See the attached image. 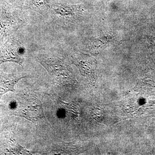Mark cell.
Returning a JSON list of instances; mask_svg holds the SVG:
<instances>
[{
	"mask_svg": "<svg viewBox=\"0 0 155 155\" xmlns=\"http://www.w3.org/2000/svg\"><path fill=\"white\" fill-rule=\"evenodd\" d=\"M19 114L31 121H35L44 116L41 103L38 100L29 97H23L19 105Z\"/></svg>",
	"mask_w": 155,
	"mask_h": 155,
	"instance_id": "obj_4",
	"label": "cell"
},
{
	"mask_svg": "<svg viewBox=\"0 0 155 155\" xmlns=\"http://www.w3.org/2000/svg\"><path fill=\"white\" fill-rule=\"evenodd\" d=\"M37 59L47 70L49 75L56 83H63L69 74L68 66L58 55L43 54L39 55Z\"/></svg>",
	"mask_w": 155,
	"mask_h": 155,
	"instance_id": "obj_1",
	"label": "cell"
},
{
	"mask_svg": "<svg viewBox=\"0 0 155 155\" xmlns=\"http://www.w3.org/2000/svg\"><path fill=\"white\" fill-rule=\"evenodd\" d=\"M53 14L62 18H69L81 14V5H71L58 4L51 8Z\"/></svg>",
	"mask_w": 155,
	"mask_h": 155,
	"instance_id": "obj_5",
	"label": "cell"
},
{
	"mask_svg": "<svg viewBox=\"0 0 155 155\" xmlns=\"http://www.w3.org/2000/svg\"><path fill=\"white\" fill-rule=\"evenodd\" d=\"M23 45L14 34L6 38L0 45V64L12 62L21 65L23 62Z\"/></svg>",
	"mask_w": 155,
	"mask_h": 155,
	"instance_id": "obj_3",
	"label": "cell"
},
{
	"mask_svg": "<svg viewBox=\"0 0 155 155\" xmlns=\"http://www.w3.org/2000/svg\"><path fill=\"white\" fill-rule=\"evenodd\" d=\"M22 23L14 9L8 3H2L0 15V45L18 30Z\"/></svg>",
	"mask_w": 155,
	"mask_h": 155,
	"instance_id": "obj_2",
	"label": "cell"
},
{
	"mask_svg": "<svg viewBox=\"0 0 155 155\" xmlns=\"http://www.w3.org/2000/svg\"><path fill=\"white\" fill-rule=\"evenodd\" d=\"M31 8L44 16L50 10V0H29Z\"/></svg>",
	"mask_w": 155,
	"mask_h": 155,
	"instance_id": "obj_6",
	"label": "cell"
}]
</instances>
